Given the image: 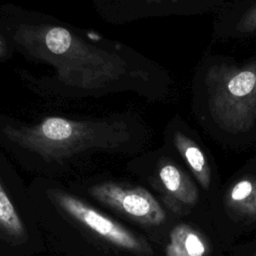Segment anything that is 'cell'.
<instances>
[{"label": "cell", "instance_id": "obj_2", "mask_svg": "<svg viewBox=\"0 0 256 256\" xmlns=\"http://www.w3.org/2000/svg\"><path fill=\"white\" fill-rule=\"evenodd\" d=\"M107 125L87 121H72L60 117H49L39 124L9 128L7 137L18 145L37 152L46 158H62L104 142Z\"/></svg>", "mask_w": 256, "mask_h": 256}, {"label": "cell", "instance_id": "obj_1", "mask_svg": "<svg viewBox=\"0 0 256 256\" xmlns=\"http://www.w3.org/2000/svg\"><path fill=\"white\" fill-rule=\"evenodd\" d=\"M191 106L203 129L224 146L256 140V56L244 61L204 58L192 80Z\"/></svg>", "mask_w": 256, "mask_h": 256}, {"label": "cell", "instance_id": "obj_4", "mask_svg": "<svg viewBox=\"0 0 256 256\" xmlns=\"http://www.w3.org/2000/svg\"><path fill=\"white\" fill-rule=\"evenodd\" d=\"M89 193L99 202L140 224L158 226L166 220L160 203L143 187L105 182L92 186Z\"/></svg>", "mask_w": 256, "mask_h": 256}, {"label": "cell", "instance_id": "obj_13", "mask_svg": "<svg viewBox=\"0 0 256 256\" xmlns=\"http://www.w3.org/2000/svg\"><path fill=\"white\" fill-rule=\"evenodd\" d=\"M253 256H256V251H255V253H254V255Z\"/></svg>", "mask_w": 256, "mask_h": 256}, {"label": "cell", "instance_id": "obj_9", "mask_svg": "<svg viewBox=\"0 0 256 256\" xmlns=\"http://www.w3.org/2000/svg\"><path fill=\"white\" fill-rule=\"evenodd\" d=\"M214 34L222 39H241L256 34V1H229L218 11Z\"/></svg>", "mask_w": 256, "mask_h": 256}, {"label": "cell", "instance_id": "obj_8", "mask_svg": "<svg viewBox=\"0 0 256 256\" xmlns=\"http://www.w3.org/2000/svg\"><path fill=\"white\" fill-rule=\"evenodd\" d=\"M219 194L225 214L234 222H256V158L247 161L224 186Z\"/></svg>", "mask_w": 256, "mask_h": 256}, {"label": "cell", "instance_id": "obj_3", "mask_svg": "<svg viewBox=\"0 0 256 256\" xmlns=\"http://www.w3.org/2000/svg\"><path fill=\"white\" fill-rule=\"evenodd\" d=\"M149 182L175 213H189L200 203L201 189L185 166L170 155L157 157Z\"/></svg>", "mask_w": 256, "mask_h": 256}, {"label": "cell", "instance_id": "obj_10", "mask_svg": "<svg viewBox=\"0 0 256 256\" xmlns=\"http://www.w3.org/2000/svg\"><path fill=\"white\" fill-rule=\"evenodd\" d=\"M208 245L203 235L186 223H180L170 232L166 256H205Z\"/></svg>", "mask_w": 256, "mask_h": 256}, {"label": "cell", "instance_id": "obj_6", "mask_svg": "<svg viewBox=\"0 0 256 256\" xmlns=\"http://www.w3.org/2000/svg\"><path fill=\"white\" fill-rule=\"evenodd\" d=\"M168 138L199 188L206 194H215L220 184L214 163L195 132L185 122L174 120L168 128Z\"/></svg>", "mask_w": 256, "mask_h": 256}, {"label": "cell", "instance_id": "obj_11", "mask_svg": "<svg viewBox=\"0 0 256 256\" xmlns=\"http://www.w3.org/2000/svg\"><path fill=\"white\" fill-rule=\"evenodd\" d=\"M0 230L6 235L21 238L25 236V227L9 196L0 183Z\"/></svg>", "mask_w": 256, "mask_h": 256}, {"label": "cell", "instance_id": "obj_7", "mask_svg": "<svg viewBox=\"0 0 256 256\" xmlns=\"http://www.w3.org/2000/svg\"><path fill=\"white\" fill-rule=\"evenodd\" d=\"M42 38L45 47V59H51L52 64L57 67L68 60L69 62L66 65H73L76 61H78V64H81L80 61H84L86 64L94 63L113 72H117L120 66L116 57L107 55V53L101 50H94L92 49L93 47L86 46L85 44L81 46V42L65 28L58 26L48 27L45 29Z\"/></svg>", "mask_w": 256, "mask_h": 256}, {"label": "cell", "instance_id": "obj_12", "mask_svg": "<svg viewBox=\"0 0 256 256\" xmlns=\"http://www.w3.org/2000/svg\"><path fill=\"white\" fill-rule=\"evenodd\" d=\"M2 51V41H1V38H0V53Z\"/></svg>", "mask_w": 256, "mask_h": 256}, {"label": "cell", "instance_id": "obj_5", "mask_svg": "<svg viewBox=\"0 0 256 256\" xmlns=\"http://www.w3.org/2000/svg\"><path fill=\"white\" fill-rule=\"evenodd\" d=\"M57 205L76 221L113 245L135 253H149V247L134 233L93 207L67 193H53Z\"/></svg>", "mask_w": 256, "mask_h": 256}]
</instances>
